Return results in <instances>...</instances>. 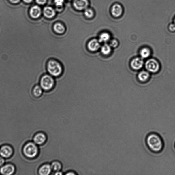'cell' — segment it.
Wrapping results in <instances>:
<instances>
[{
  "instance_id": "obj_8",
  "label": "cell",
  "mask_w": 175,
  "mask_h": 175,
  "mask_svg": "<svg viewBox=\"0 0 175 175\" xmlns=\"http://www.w3.org/2000/svg\"><path fill=\"white\" fill-rule=\"evenodd\" d=\"M73 4L77 10H82L87 8L88 2L87 0H74Z\"/></svg>"
},
{
  "instance_id": "obj_21",
  "label": "cell",
  "mask_w": 175,
  "mask_h": 175,
  "mask_svg": "<svg viewBox=\"0 0 175 175\" xmlns=\"http://www.w3.org/2000/svg\"><path fill=\"white\" fill-rule=\"evenodd\" d=\"M151 51L148 48L145 47L142 49L140 52V54L141 58L146 59L150 56Z\"/></svg>"
},
{
  "instance_id": "obj_17",
  "label": "cell",
  "mask_w": 175,
  "mask_h": 175,
  "mask_svg": "<svg viewBox=\"0 0 175 175\" xmlns=\"http://www.w3.org/2000/svg\"><path fill=\"white\" fill-rule=\"evenodd\" d=\"M150 74L148 72L143 71L140 72L138 75V78L140 81L145 82L150 78Z\"/></svg>"
},
{
  "instance_id": "obj_28",
  "label": "cell",
  "mask_w": 175,
  "mask_h": 175,
  "mask_svg": "<svg viewBox=\"0 0 175 175\" xmlns=\"http://www.w3.org/2000/svg\"><path fill=\"white\" fill-rule=\"evenodd\" d=\"M5 161L4 158L3 157L0 156V167L2 166L4 164Z\"/></svg>"
},
{
  "instance_id": "obj_11",
  "label": "cell",
  "mask_w": 175,
  "mask_h": 175,
  "mask_svg": "<svg viewBox=\"0 0 175 175\" xmlns=\"http://www.w3.org/2000/svg\"><path fill=\"white\" fill-rule=\"evenodd\" d=\"M12 153V149L8 145H4L0 149V155L3 158L10 157Z\"/></svg>"
},
{
  "instance_id": "obj_23",
  "label": "cell",
  "mask_w": 175,
  "mask_h": 175,
  "mask_svg": "<svg viewBox=\"0 0 175 175\" xmlns=\"http://www.w3.org/2000/svg\"><path fill=\"white\" fill-rule=\"evenodd\" d=\"M84 14L86 17L90 18L93 17L94 13L93 11L91 9H86L84 11Z\"/></svg>"
},
{
  "instance_id": "obj_6",
  "label": "cell",
  "mask_w": 175,
  "mask_h": 175,
  "mask_svg": "<svg viewBox=\"0 0 175 175\" xmlns=\"http://www.w3.org/2000/svg\"><path fill=\"white\" fill-rule=\"evenodd\" d=\"M110 12L114 18H118L122 16L123 12V9L121 4L116 3L112 5Z\"/></svg>"
},
{
  "instance_id": "obj_32",
  "label": "cell",
  "mask_w": 175,
  "mask_h": 175,
  "mask_svg": "<svg viewBox=\"0 0 175 175\" xmlns=\"http://www.w3.org/2000/svg\"><path fill=\"white\" fill-rule=\"evenodd\" d=\"M62 173L60 171H57V172H55V175H62Z\"/></svg>"
},
{
  "instance_id": "obj_15",
  "label": "cell",
  "mask_w": 175,
  "mask_h": 175,
  "mask_svg": "<svg viewBox=\"0 0 175 175\" xmlns=\"http://www.w3.org/2000/svg\"><path fill=\"white\" fill-rule=\"evenodd\" d=\"M43 14L45 17L48 18H51L54 17L56 14L55 10L52 7H45L44 9Z\"/></svg>"
},
{
  "instance_id": "obj_33",
  "label": "cell",
  "mask_w": 175,
  "mask_h": 175,
  "mask_svg": "<svg viewBox=\"0 0 175 175\" xmlns=\"http://www.w3.org/2000/svg\"><path fill=\"white\" fill-rule=\"evenodd\" d=\"M174 23L175 24V19L174 20Z\"/></svg>"
},
{
  "instance_id": "obj_13",
  "label": "cell",
  "mask_w": 175,
  "mask_h": 175,
  "mask_svg": "<svg viewBox=\"0 0 175 175\" xmlns=\"http://www.w3.org/2000/svg\"><path fill=\"white\" fill-rule=\"evenodd\" d=\"M42 14V10L40 7L38 5H35L30 8L29 14L31 17L34 19H37L40 17Z\"/></svg>"
},
{
  "instance_id": "obj_3",
  "label": "cell",
  "mask_w": 175,
  "mask_h": 175,
  "mask_svg": "<svg viewBox=\"0 0 175 175\" xmlns=\"http://www.w3.org/2000/svg\"><path fill=\"white\" fill-rule=\"evenodd\" d=\"M54 85V79L50 74L44 75L40 78V86L45 91H48L52 89Z\"/></svg>"
},
{
  "instance_id": "obj_12",
  "label": "cell",
  "mask_w": 175,
  "mask_h": 175,
  "mask_svg": "<svg viewBox=\"0 0 175 175\" xmlns=\"http://www.w3.org/2000/svg\"><path fill=\"white\" fill-rule=\"evenodd\" d=\"M15 167L12 164H7L2 167L0 169V172L1 174L5 175H10L14 174Z\"/></svg>"
},
{
  "instance_id": "obj_20",
  "label": "cell",
  "mask_w": 175,
  "mask_h": 175,
  "mask_svg": "<svg viewBox=\"0 0 175 175\" xmlns=\"http://www.w3.org/2000/svg\"><path fill=\"white\" fill-rule=\"evenodd\" d=\"M110 36L109 33L107 32H104L101 34L99 36V40L101 43H106L109 41Z\"/></svg>"
},
{
  "instance_id": "obj_26",
  "label": "cell",
  "mask_w": 175,
  "mask_h": 175,
  "mask_svg": "<svg viewBox=\"0 0 175 175\" xmlns=\"http://www.w3.org/2000/svg\"><path fill=\"white\" fill-rule=\"evenodd\" d=\"M169 30L171 32H174L175 31V24L171 23L169 26Z\"/></svg>"
},
{
  "instance_id": "obj_2",
  "label": "cell",
  "mask_w": 175,
  "mask_h": 175,
  "mask_svg": "<svg viewBox=\"0 0 175 175\" xmlns=\"http://www.w3.org/2000/svg\"><path fill=\"white\" fill-rule=\"evenodd\" d=\"M47 69L49 74L53 77L60 76L63 71V69L61 64L54 59H51L48 61Z\"/></svg>"
},
{
  "instance_id": "obj_31",
  "label": "cell",
  "mask_w": 175,
  "mask_h": 175,
  "mask_svg": "<svg viewBox=\"0 0 175 175\" xmlns=\"http://www.w3.org/2000/svg\"><path fill=\"white\" fill-rule=\"evenodd\" d=\"M24 2L26 3H30L33 1V0H23Z\"/></svg>"
},
{
  "instance_id": "obj_22",
  "label": "cell",
  "mask_w": 175,
  "mask_h": 175,
  "mask_svg": "<svg viewBox=\"0 0 175 175\" xmlns=\"http://www.w3.org/2000/svg\"><path fill=\"white\" fill-rule=\"evenodd\" d=\"M52 170L55 172L60 171L62 168L61 163L58 161H54L50 165Z\"/></svg>"
},
{
  "instance_id": "obj_19",
  "label": "cell",
  "mask_w": 175,
  "mask_h": 175,
  "mask_svg": "<svg viewBox=\"0 0 175 175\" xmlns=\"http://www.w3.org/2000/svg\"><path fill=\"white\" fill-rule=\"evenodd\" d=\"M43 90L40 86H35L32 90L33 95L35 97H39L41 96L43 93Z\"/></svg>"
},
{
  "instance_id": "obj_30",
  "label": "cell",
  "mask_w": 175,
  "mask_h": 175,
  "mask_svg": "<svg viewBox=\"0 0 175 175\" xmlns=\"http://www.w3.org/2000/svg\"><path fill=\"white\" fill-rule=\"evenodd\" d=\"M66 175H76V174L75 173L72 171H69V172H67L66 174Z\"/></svg>"
},
{
  "instance_id": "obj_9",
  "label": "cell",
  "mask_w": 175,
  "mask_h": 175,
  "mask_svg": "<svg viewBox=\"0 0 175 175\" xmlns=\"http://www.w3.org/2000/svg\"><path fill=\"white\" fill-rule=\"evenodd\" d=\"M47 139V136L45 133L43 132H39L33 138V141L36 145H42L45 143Z\"/></svg>"
},
{
  "instance_id": "obj_4",
  "label": "cell",
  "mask_w": 175,
  "mask_h": 175,
  "mask_svg": "<svg viewBox=\"0 0 175 175\" xmlns=\"http://www.w3.org/2000/svg\"><path fill=\"white\" fill-rule=\"evenodd\" d=\"M23 152L26 156L29 158H33L37 155L39 150L35 143L29 142L24 146Z\"/></svg>"
},
{
  "instance_id": "obj_14",
  "label": "cell",
  "mask_w": 175,
  "mask_h": 175,
  "mask_svg": "<svg viewBox=\"0 0 175 175\" xmlns=\"http://www.w3.org/2000/svg\"><path fill=\"white\" fill-rule=\"evenodd\" d=\"M50 165L45 164L41 166L39 169V174L41 175H49L52 171Z\"/></svg>"
},
{
  "instance_id": "obj_29",
  "label": "cell",
  "mask_w": 175,
  "mask_h": 175,
  "mask_svg": "<svg viewBox=\"0 0 175 175\" xmlns=\"http://www.w3.org/2000/svg\"><path fill=\"white\" fill-rule=\"evenodd\" d=\"M9 1L13 4H17L20 2L21 0H9Z\"/></svg>"
},
{
  "instance_id": "obj_25",
  "label": "cell",
  "mask_w": 175,
  "mask_h": 175,
  "mask_svg": "<svg viewBox=\"0 0 175 175\" xmlns=\"http://www.w3.org/2000/svg\"><path fill=\"white\" fill-rule=\"evenodd\" d=\"M110 45L111 47L116 48L118 46V43L117 40H113L110 42Z\"/></svg>"
},
{
  "instance_id": "obj_16",
  "label": "cell",
  "mask_w": 175,
  "mask_h": 175,
  "mask_svg": "<svg viewBox=\"0 0 175 175\" xmlns=\"http://www.w3.org/2000/svg\"><path fill=\"white\" fill-rule=\"evenodd\" d=\"M53 29L55 32L59 34H63L65 31V27L60 23L55 24L53 26Z\"/></svg>"
},
{
  "instance_id": "obj_18",
  "label": "cell",
  "mask_w": 175,
  "mask_h": 175,
  "mask_svg": "<svg viewBox=\"0 0 175 175\" xmlns=\"http://www.w3.org/2000/svg\"><path fill=\"white\" fill-rule=\"evenodd\" d=\"M101 51L103 55L104 56H108L111 52V47L108 44H104L101 47Z\"/></svg>"
},
{
  "instance_id": "obj_5",
  "label": "cell",
  "mask_w": 175,
  "mask_h": 175,
  "mask_svg": "<svg viewBox=\"0 0 175 175\" xmlns=\"http://www.w3.org/2000/svg\"><path fill=\"white\" fill-rule=\"evenodd\" d=\"M145 67L147 71L152 73H156L159 71L160 65L157 61L154 59L148 60L145 64Z\"/></svg>"
},
{
  "instance_id": "obj_1",
  "label": "cell",
  "mask_w": 175,
  "mask_h": 175,
  "mask_svg": "<svg viewBox=\"0 0 175 175\" xmlns=\"http://www.w3.org/2000/svg\"><path fill=\"white\" fill-rule=\"evenodd\" d=\"M145 142L148 150L153 153H161L165 147V143L163 138L159 134L155 132H151L147 134Z\"/></svg>"
},
{
  "instance_id": "obj_27",
  "label": "cell",
  "mask_w": 175,
  "mask_h": 175,
  "mask_svg": "<svg viewBox=\"0 0 175 175\" xmlns=\"http://www.w3.org/2000/svg\"><path fill=\"white\" fill-rule=\"evenodd\" d=\"M37 3L40 5H43L46 2L47 0H36Z\"/></svg>"
},
{
  "instance_id": "obj_7",
  "label": "cell",
  "mask_w": 175,
  "mask_h": 175,
  "mask_svg": "<svg viewBox=\"0 0 175 175\" xmlns=\"http://www.w3.org/2000/svg\"><path fill=\"white\" fill-rule=\"evenodd\" d=\"M87 47L89 51L91 52H96L101 48V43L99 40L93 39L88 42Z\"/></svg>"
},
{
  "instance_id": "obj_10",
  "label": "cell",
  "mask_w": 175,
  "mask_h": 175,
  "mask_svg": "<svg viewBox=\"0 0 175 175\" xmlns=\"http://www.w3.org/2000/svg\"><path fill=\"white\" fill-rule=\"evenodd\" d=\"M130 64L133 69L135 70H139L143 67L144 64L143 60L142 58L137 57L132 60Z\"/></svg>"
},
{
  "instance_id": "obj_24",
  "label": "cell",
  "mask_w": 175,
  "mask_h": 175,
  "mask_svg": "<svg viewBox=\"0 0 175 175\" xmlns=\"http://www.w3.org/2000/svg\"><path fill=\"white\" fill-rule=\"evenodd\" d=\"M55 5L57 7L59 8L61 7L63 5L64 0H54Z\"/></svg>"
}]
</instances>
